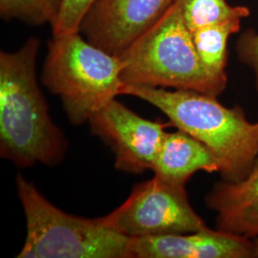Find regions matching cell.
<instances>
[{"label":"cell","instance_id":"1","mask_svg":"<svg viewBox=\"0 0 258 258\" xmlns=\"http://www.w3.org/2000/svg\"><path fill=\"white\" fill-rule=\"evenodd\" d=\"M39 45L31 37L18 51L0 53V154L21 167L55 166L68 147L37 83Z\"/></svg>","mask_w":258,"mask_h":258},{"label":"cell","instance_id":"7","mask_svg":"<svg viewBox=\"0 0 258 258\" xmlns=\"http://www.w3.org/2000/svg\"><path fill=\"white\" fill-rule=\"evenodd\" d=\"M88 121L93 133L114 151L118 170L141 173L152 169L166 135V124L142 118L116 99Z\"/></svg>","mask_w":258,"mask_h":258},{"label":"cell","instance_id":"14","mask_svg":"<svg viewBox=\"0 0 258 258\" xmlns=\"http://www.w3.org/2000/svg\"><path fill=\"white\" fill-rule=\"evenodd\" d=\"M63 0H0V17L31 26L55 25Z\"/></svg>","mask_w":258,"mask_h":258},{"label":"cell","instance_id":"8","mask_svg":"<svg viewBox=\"0 0 258 258\" xmlns=\"http://www.w3.org/2000/svg\"><path fill=\"white\" fill-rule=\"evenodd\" d=\"M174 0H96L79 33L93 45L120 56L153 27Z\"/></svg>","mask_w":258,"mask_h":258},{"label":"cell","instance_id":"5","mask_svg":"<svg viewBox=\"0 0 258 258\" xmlns=\"http://www.w3.org/2000/svg\"><path fill=\"white\" fill-rule=\"evenodd\" d=\"M27 236L19 258H131L130 241L103 225L55 207L22 175L17 176Z\"/></svg>","mask_w":258,"mask_h":258},{"label":"cell","instance_id":"3","mask_svg":"<svg viewBox=\"0 0 258 258\" xmlns=\"http://www.w3.org/2000/svg\"><path fill=\"white\" fill-rule=\"evenodd\" d=\"M119 57L123 85L194 90L214 97L227 86L204 67L175 2Z\"/></svg>","mask_w":258,"mask_h":258},{"label":"cell","instance_id":"4","mask_svg":"<svg viewBox=\"0 0 258 258\" xmlns=\"http://www.w3.org/2000/svg\"><path fill=\"white\" fill-rule=\"evenodd\" d=\"M120 71L119 56L76 32L48 41L41 81L60 98L70 122L80 125L121 95Z\"/></svg>","mask_w":258,"mask_h":258},{"label":"cell","instance_id":"16","mask_svg":"<svg viewBox=\"0 0 258 258\" xmlns=\"http://www.w3.org/2000/svg\"><path fill=\"white\" fill-rule=\"evenodd\" d=\"M237 54L240 61L248 65L254 73L258 93V33L248 30L237 41Z\"/></svg>","mask_w":258,"mask_h":258},{"label":"cell","instance_id":"10","mask_svg":"<svg viewBox=\"0 0 258 258\" xmlns=\"http://www.w3.org/2000/svg\"><path fill=\"white\" fill-rule=\"evenodd\" d=\"M216 212V229L252 239L258 236V158L249 174L237 182L223 180L206 196Z\"/></svg>","mask_w":258,"mask_h":258},{"label":"cell","instance_id":"9","mask_svg":"<svg viewBox=\"0 0 258 258\" xmlns=\"http://www.w3.org/2000/svg\"><path fill=\"white\" fill-rule=\"evenodd\" d=\"M131 258H252L251 239L209 228L190 233L134 238Z\"/></svg>","mask_w":258,"mask_h":258},{"label":"cell","instance_id":"17","mask_svg":"<svg viewBox=\"0 0 258 258\" xmlns=\"http://www.w3.org/2000/svg\"><path fill=\"white\" fill-rule=\"evenodd\" d=\"M252 243V257L258 258V236L251 239Z\"/></svg>","mask_w":258,"mask_h":258},{"label":"cell","instance_id":"12","mask_svg":"<svg viewBox=\"0 0 258 258\" xmlns=\"http://www.w3.org/2000/svg\"><path fill=\"white\" fill-rule=\"evenodd\" d=\"M240 25L241 21H231L190 32L204 67L209 74L222 83H228V40L231 35L239 31Z\"/></svg>","mask_w":258,"mask_h":258},{"label":"cell","instance_id":"13","mask_svg":"<svg viewBox=\"0 0 258 258\" xmlns=\"http://www.w3.org/2000/svg\"><path fill=\"white\" fill-rule=\"evenodd\" d=\"M190 32L231 21H242L249 16L245 6H231L227 0H174Z\"/></svg>","mask_w":258,"mask_h":258},{"label":"cell","instance_id":"15","mask_svg":"<svg viewBox=\"0 0 258 258\" xmlns=\"http://www.w3.org/2000/svg\"><path fill=\"white\" fill-rule=\"evenodd\" d=\"M96 0H63L59 16L52 27L53 37L79 32L86 12Z\"/></svg>","mask_w":258,"mask_h":258},{"label":"cell","instance_id":"2","mask_svg":"<svg viewBox=\"0 0 258 258\" xmlns=\"http://www.w3.org/2000/svg\"><path fill=\"white\" fill-rule=\"evenodd\" d=\"M121 95L148 102L162 111L170 125L202 142L221 163L223 180L237 182L248 175L258 158V121L247 120L242 107H226L217 97L194 90H166L123 85Z\"/></svg>","mask_w":258,"mask_h":258},{"label":"cell","instance_id":"11","mask_svg":"<svg viewBox=\"0 0 258 258\" xmlns=\"http://www.w3.org/2000/svg\"><path fill=\"white\" fill-rule=\"evenodd\" d=\"M151 170L166 181L184 185L195 172L220 173L221 163L202 142L178 129L166 132Z\"/></svg>","mask_w":258,"mask_h":258},{"label":"cell","instance_id":"6","mask_svg":"<svg viewBox=\"0 0 258 258\" xmlns=\"http://www.w3.org/2000/svg\"><path fill=\"white\" fill-rule=\"evenodd\" d=\"M101 220L108 229L130 239L208 228L189 203L184 185L156 175L136 184L125 202Z\"/></svg>","mask_w":258,"mask_h":258}]
</instances>
